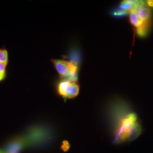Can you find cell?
<instances>
[{
  "mask_svg": "<svg viewBox=\"0 0 153 153\" xmlns=\"http://www.w3.org/2000/svg\"><path fill=\"white\" fill-rule=\"evenodd\" d=\"M21 136L27 148L35 149L44 148L52 138L50 129L43 126H31Z\"/></svg>",
  "mask_w": 153,
  "mask_h": 153,
  "instance_id": "6da1fadb",
  "label": "cell"
},
{
  "mask_svg": "<svg viewBox=\"0 0 153 153\" xmlns=\"http://www.w3.org/2000/svg\"><path fill=\"white\" fill-rule=\"evenodd\" d=\"M117 122L115 140L117 142L126 141L128 134L131 128L137 121V115L134 113H126Z\"/></svg>",
  "mask_w": 153,
  "mask_h": 153,
  "instance_id": "7a4b0ae2",
  "label": "cell"
},
{
  "mask_svg": "<svg viewBox=\"0 0 153 153\" xmlns=\"http://www.w3.org/2000/svg\"><path fill=\"white\" fill-rule=\"evenodd\" d=\"M56 70L62 79L76 82L78 79V66L68 61L53 59L51 60Z\"/></svg>",
  "mask_w": 153,
  "mask_h": 153,
  "instance_id": "3957f363",
  "label": "cell"
},
{
  "mask_svg": "<svg viewBox=\"0 0 153 153\" xmlns=\"http://www.w3.org/2000/svg\"><path fill=\"white\" fill-rule=\"evenodd\" d=\"M57 91L64 98H74L79 94V86L76 82L62 79L57 85Z\"/></svg>",
  "mask_w": 153,
  "mask_h": 153,
  "instance_id": "277c9868",
  "label": "cell"
},
{
  "mask_svg": "<svg viewBox=\"0 0 153 153\" xmlns=\"http://www.w3.org/2000/svg\"><path fill=\"white\" fill-rule=\"evenodd\" d=\"M25 149H27L26 145L22 136L20 135L9 140L3 150L5 153H19Z\"/></svg>",
  "mask_w": 153,
  "mask_h": 153,
  "instance_id": "5b68a950",
  "label": "cell"
},
{
  "mask_svg": "<svg viewBox=\"0 0 153 153\" xmlns=\"http://www.w3.org/2000/svg\"><path fill=\"white\" fill-rule=\"evenodd\" d=\"M134 11L142 22L152 20V11L151 9L146 5V1H143L142 4L138 6Z\"/></svg>",
  "mask_w": 153,
  "mask_h": 153,
  "instance_id": "8992f818",
  "label": "cell"
},
{
  "mask_svg": "<svg viewBox=\"0 0 153 153\" xmlns=\"http://www.w3.org/2000/svg\"><path fill=\"white\" fill-rule=\"evenodd\" d=\"M152 20L143 22L141 26L136 28L137 36L141 38H144L146 37L150 32Z\"/></svg>",
  "mask_w": 153,
  "mask_h": 153,
  "instance_id": "52a82bcc",
  "label": "cell"
},
{
  "mask_svg": "<svg viewBox=\"0 0 153 153\" xmlns=\"http://www.w3.org/2000/svg\"><path fill=\"white\" fill-rule=\"evenodd\" d=\"M141 131H142L141 126H140V124L138 123V122H137L134 124V126L131 128V129L130 130V131L129 132V133L128 134L126 141H131L135 140L136 138H137V137L141 134Z\"/></svg>",
  "mask_w": 153,
  "mask_h": 153,
  "instance_id": "ba28073f",
  "label": "cell"
},
{
  "mask_svg": "<svg viewBox=\"0 0 153 153\" xmlns=\"http://www.w3.org/2000/svg\"><path fill=\"white\" fill-rule=\"evenodd\" d=\"M129 20L131 25L136 28L141 26L143 23L138 18L135 11H131L129 13Z\"/></svg>",
  "mask_w": 153,
  "mask_h": 153,
  "instance_id": "9c48e42d",
  "label": "cell"
},
{
  "mask_svg": "<svg viewBox=\"0 0 153 153\" xmlns=\"http://www.w3.org/2000/svg\"><path fill=\"white\" fill-rule=\"evenodd\" d=\"M0 63L7 65L8 63V52L5 48L0 49Z\"/></svg>",
  "mask_w": 153,
  "mask_h": 153,
  "instance_id": "30bf717a",
  "label": "cell"
},
{
  "mask_svg": "<svg viewBox=\"0 0 153 153\" xmlns=\"http://www.w3.org/2000/svg\"><path fill=\"white\" fill-rule=\"evenodd\" d=\"M130 12L129 11L123 10L121 9L120 8H118L115 9L114 11L112 12V15L113 16H117V17H123V16H126L128 14H129Z\"/></svg>",
  "mask_w": 153,
  "mask_h": 153,
  "instance_id": "8fae6325",
  "label": "cell"
},
{
  "mask_svg": "<svg viewBox=\"0 0 153 153\" xmlns=\"http://www.w3.org/2000/svg\"><path fill=\"white\" fill-rule=\"evenodd\" d=\"M6 65L0 63V81L5 79L6 76Z\"/></svg>",
  "mask_w": 153,
  "mask_h": 153,
  "instance_id": "7c38bea8",
  "label": "cell"
},
{
  "mask_svg": "<svg viewBox=\"0 0 153 153\" xmlns=\"http://www.w3.org/2000/svg\"><path fill=\"white\" fill-rule=\"evenodd\" d=\"M62 149L64 151H67L69 148V143L67 141H64L62 145Z\"/></svg>",
  "mask_w": 153,
  "mask_h": 153,
  "instance_id": "4fadbf2b",
  "label": "cell"
},
{
  "mask_svg": "<svg viewBox=\"0 0 153 153\" xmlns=\"http://www.w3.org/2000/svg\"><path fill=\"white\" fill-rule=\"evenodd\" d=\"M146 5L148 6L149 7L153 8V0H149L146 1Z\"/></svg>",
  "mask_w": 153,
  "mask_h": 153,
  "instance_id": "5bb4252c",
  "label": "cell"
},
{
  "mask_svg": "<svg viewBox=\"0 0 153 153\" xmlns=\"http://www.w3.org/2000/svg\"><path fill=\"white\" fill-rule=\"evenodd\" d=\"M0 153H5L4 151L3 150V149H1V148H0Z\"/></svg>",
  "mask_w": 153,
  "mask_h": 153,
  "instance_id": "9a60e30c",
  "label": "cell"
}]
</instances>
